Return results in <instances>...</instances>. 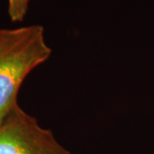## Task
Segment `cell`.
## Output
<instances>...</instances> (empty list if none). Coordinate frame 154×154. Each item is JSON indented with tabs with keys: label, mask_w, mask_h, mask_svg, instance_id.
Segmentation results:
<instances>
[{
	"label": "cell",
	"mask_w": 154,
	"mask_h": 154,
	"mask_svg": "<svg viewBox=\"0 0 154 154\" xmlns=\"http://www.w3.org/2000/svg\"><path fill=\"white\" fill-rule=\"evenodd\" d=\"M51 55L43 26L0 28V122L18 105L24 80Z\"/></svg>",
	"instance_id": "cell-1"
},
{
	"label": "cell",
	"mask_w": 154,
	"mask_h": 154,
	"mask_svg": "<svg viewBox=\"0 0 154 154\" xmlns=\"http://www.w3.org/2000/svg\"><path fill=\"white\" fill-rule=\"evenodd\" d=\"M0 154H72L51 130L17 105L0 122Z\"/></svg>",
	"instance_id": "cell-2"
},
{
	"label": "cell",
	"mask_w": 154,
	"mask_h": 154,
	"mask_svg": "<svg viewBox=\"0 0 154 154\" xmlns=\"http://www.w3.org/2000/svg\"><path fill=\"white\" fill-rule=\"evenodd\" d=\"M30 0H8V14L13 22L23 21L27 13Z\"/></svg>",
	"instance_id": "cell-3"
}]
</instances>
